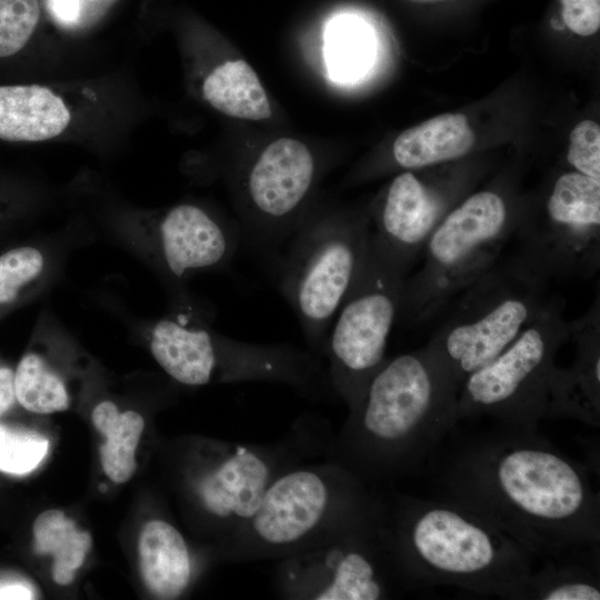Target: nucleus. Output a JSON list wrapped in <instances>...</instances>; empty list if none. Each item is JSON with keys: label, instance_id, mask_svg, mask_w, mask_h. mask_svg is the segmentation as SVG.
I'll use <instances>...</instances> for the list:
<instances>
[{"label": "nucleus", "instance_id": "f257e3e1", "mask_svg": "<svg viewBox=\"0 0 600 600\" xmlns=\"http://www.w3.org/2000/svg\"><path fill=\"white\" fill-rule=\"evenodd\" d=\"M424 471L442 500L496 527L532 558L600 546V500L586 467L538 429L457 422Z\"/></svg>", "mask_w": 600, "mask_h": 600}, {"label": "nucleus", "instance_id": "f03ea898", "mask_svg": "<svg viewBox=\"0 0 600 600\" xmlns=\"http://www.w3.org/2000/svg\"><path fill=\"white\" fill-rule=\"evenodd\" d=\"M459 389L428 342L388 357L327 444L329 461L378 489L424 471L431 452L458 422Z\"/></svg>", "mask_w": 600, "mask_h": 600}, {"label": "nucleus", "instance_id": "7ed1b4c3", "mask_svg": "<svg viewBox=\"0 0 600 600\" xmlns=\"http://www.w3.org/2000/svg\"><path fill=\"white\" fill-rule=\"evenodd\" d=\"M384 499L390 542L411 591L451 586L523 600L533 558L509 536L446 500Z\"/></svg>", "mask_w": 600, "mask_h": 600}, {"label": "nucleus", "instance_id": "20e7f679", "mask_svg": "<svg viewBox=\"0 0 600 600\" xmlns=\"http://www.w3.org/2000/svg\"><path fill=\"white\" fill-rule=\"evenodd\" d=\"M384 496L332 462L296 463L279 473L254 513L222 541L236 562L280 560L311 549L381 510Z\"/></svg>", "mask_w": 600, "mask_h": 600}, {"label": "nucleus", "instance_id": "39448f33", "mask_svg": "<svg viewBox=\"0 0 600 600\" xmlns=\"http://www.w3.org/2000/svg\"><path fill=\"white\" fill-rule=\"evenodd\" d=\"M518 218L509 198L496 189L453 207L426 241L419 269L404 280L398 319L422 323L447 309L498 261Z\"/></svg>", "mask_w": 600, "mask_h": 600}, {"label": "nucleus", "instance_id": "423d86ee", "mask_svg": "<svg viewBox=\"0 0 600 600\" xmlns=\"http://www.w3.org/2000/svg\"><path fill=\"white\" fill-rule=\"evenodd\" d=\"M547 282L510 257L497 261L456 299L428 343L461 387L498 357L547 303Z\"/></svg>", "mask_w": 600, "mask_h": 600}, {"label": "nucleus", "instance_id": "0eeeda50", "mask_svg": "<svg viewBox=\"0 0 600 600\" xmlns=\"http://www.w3.org/2000/svg\"><path fill=\"white\" fill-rule=\"evenodd\" d=\"M371 231L362 217L299 223L279 264V289L311 351L322 357L332 321L367 259Z\"/></svg>", "mask_w": 600, "mask_h": 600}, {"label": "nucleus", "instance_id": "6e6552de", "mask_svg": "<svg viewBox=\"0 0 600 600\" xmlns=\"http://www.w3.org/2000/svg\"><path fill=\"white\" fill-rule=\"evenodd\" d=\"M276 592L296 600H384L409 593L382 509L311 549L278 560Z\"/></svg>", "mask_w": 600, "mask_h": 600}, {"label": "nucleus", "instance_id": "1a4fd4ad", "mask_svg": "<svg viewBox=\"0 0 600 600\" xmlns=\"http://www.w3.org/2000/svg\"><path fill=\"white\" fill-rule=\"evenodd\" d=\"M563 311L562 299L549 298L509 347L466 378L458 394V421L489 417L538 429L540 420L546 418L557 353L569 340Z\"/></svg>", "mask_w": 600, "mask_h": 600}, {"label": "nucleus", "instance_id": "9d476101", "mask_svg": "<svg viewBox=\"0 0 600 600\" xmlns=\"http://www.w3.org/2000/svg\"><path fill=\"white\" fill-rule=\"evenodd\" d=\"M407 277L370 237L367 259L332 321L322 352L330 386L349 411L388 358Z\"/></svg>", "mask_w": 600, "mask_h": 600}, {"label": "nucleus", "instance_id": "9b49d317", "mask_svg": "<svg viewBox=\"0 0 600 600\" xmlns=\"http://www.w3.org/2000/svg\"><path fill=\"white\" fill-rule=\"evenodd\" d=\"M511 256L548 283L590 279L600 267V179L578 171L559 174L539 216H523Z\"/></svg>", "mask_w": 600, "mask_h": 600}, {"label": "nucleus", "instance_id": "f8f14e48", "mask_svg": "<svg viewBox=\"0 0 600 600\" xmlns=\"http://www.w3.org/2000/svg\"><path fill=\"white\" fill-rule=\"evenodd\" d=\"M293 443H217L190 476V489L204 514L222 530V541L254 513L271 481L299 463Z\"/></svg>", "mask_w": 600, "mask_h": 600}, {"label": "nucleus", "instance_id": "ddd939ff", "mask_svg": "<svg viewBox=\"0 0 600 600\" xmlns=\"http://www.w3.org/2000/svg\"><path fill=\"white\" fill-rule=\"evenodd\" d=\"M316 163L302 142L281 138L270 143L251 166L246 192L253 207L251 240L277 247L288 240L300 209L314 180Z\"/></svg>", "mask_w": 600, "mask_h": 600}, {"label": "nucleus", "instance_id": "4468645a", "mask_svg": "<svg viewBox=\"0 0 600 600\" xmlns=\"http://www.w3.org/2000/svg\"><path fill=\"white\" fill-rule=\"evenodd\" d=\"M451 192L411 171L398 174L377 209L372 242L410 274L429 236L453 208Z\"/></svg>", "mask_w": 600, "mask_h": 600}, {"label": "nucleus", "instance_id": "2eb2a0df", "mask_svg": "<svg viewBox=\"0 0 600 600\" xmlns=\"http://www.w3.org/2000/svg\"><path fill=\"white\" fill-rule=\"evenodd\" d=\"M239 241L237 232L204 209L190 203L168 210L151 236L154 257L162 270L177 282L194 272L229 263Z\"/></svg>", "mask_w": 600, "mask_h": 600}, {"label": "nucleus", "instance_id": "dca6fc26", "mask_svg": "<svg viewBox=\"0 0 600 600\" xmlns=\"http://www.w3.org/2000/svg\"><path fill=\"white\" fill-rule=\"evenodd\" d=\"M576 347L569 367L554 366L548 388L546 418L572 419L600 427V298L579 318L568 321Z\"/></svg>", "mask_w": 600, "mask_h": 600}, {"label": "nucleus", "instance_id": "f3484780", "mask_svg": "<svg viewBox=\"0 0 600 600\" xmlns=\"http://www.w3.org/2000/svg\"><path fill=\"white\" fill-rule=\"evenodd\" d=\"M139 564L143 583L158 599H176L193 577V559L181 532L166 520L148 521L140 533Z\"/></svg>", "mask_w": 600, "mask_h": 600}, {"label": "nucleus", "instance_id": "a211bd4d", "mask_svg": "<svg viewBox=\"0 0 600 600\" xmlns=\"http://www.w3.org/2000/svg\"><path fill=\"white\" fill-rule=\"evenodd\" d=\"M473 143L468 119L444 113L403 131L393 143L392 156L399 167L416 170L459 159Z\"/></svg>", "mask_w": 600, "mask_h": 600}, {"label": "nucleus", "instance_id": "6ab92c4d", "mask_svg": "<svg viewBox=\"0 0 600 600\" xmlns=\"http://www.w3.org/2000/svg\"><path fill=\"white\" fill-rule=\"evenodd\" d=\"M599 547L570 550L542 561L527 582L523 600H599Z\"/></svg>", "mask_w": 600, "mask_h": 600}, {"label": "nucleus", "instance_id": "aec40b11", "mask_svg": "<svg viewBox=\"0 0 600 600\" xmlns=\"http://www.w3.org/2000/svg\"><path fill=\"white\" fill-rule=\"evenodd\" d=\"M206 100L220 112L247 120L271 117L269 99L256 72L243 60L226 61L203 81Z\"/></svg>", "mask_w": 600, "mask_h": 600}, {"label": "nucleus", "instance_id": "412c9836", "mask_svg": "<svg viewBox=\"0 0 600 600\" xmlns=\"http://www.w3.org/2000/svg\"><path fill=\"white\" fill-rule=\"evenodd\" d=\"M94 427L106 437L100 447L101 464L109 479L117 483L128 481L137 469L136 449L144 420L136 411L120 412L111 401H102L92 411Z\"/></svg>", "mask_w": 600, "mask_h": 600}, {"label": "nucleus", "instance_id": "4be33fe9", "mask_svg": "<svg viewBox=\"0 0 600 600\" xmlns=\"http://www.w3.org/2000/svg\"><path fill=\"white\" fill-rule=\"evenodd\" d=\"M32 530L34 551L53 556V580L60 586L71 583L74 571L82 566L91 548L90 533L79 530L74 521L56 509L40 513Z\"/></svg>", "mask_w": 600, "mask_h": 600}, {"label": "nucleus", "instance_id": "5701e85b", "mask_svg": "<svg viewBox=\"0 0 600 600\" xmlns=\"http://www.w3.org/2000/svg\"><path fill=\"white\" fill-rule=\"evenodd\" d=\"M324 53L333 80L351 82L361 78L371 66L374 54L369 27L348 16L331 20L326 30Z\"/></svg>", "mask_w": 600, "mask_h": 600}, {"label": "nucleus", "instance_id": "b1692460", "mask_svg": "<svg viewBox=\"0 0 600 600\" xmlns=\"http://www.w3.org/2000/svg\"><path fill=\"white\" fill-rule=\"evenodd\" d=\"M13 384L16 400L31 412L48 414L69 407L70 398L63 380L39 353L29 352L21 358Z\"/></svg>", "mask_w": 600, "mask_h": 600}, {"label": "nucleus", "instance_id": "393cba45", "mask_svg": "<svg viewBox=\"0 0 600 600\" xmlns=\"http://www.w3.org/2000/svg\"><path fill=\"white\" fill-rule=\"evenodd\" d=\"M44 269V254L32 246L16 247L0 254V308L14 302Z\"/></svg>", "mask_w": 600, "mask_h": 600}, {"label": "nucleus", "instance_id": "a878e982", "mask_svg": "<svg viewBox=\"0 0 600 600\" xmlns=\"http://www.w3.org/2000/svg\"><path fill=\"white\" fill-rule=\"evenodd\" d=\"M40 20L39 0H0V60L19 56Z\"/></svg>", "mask_w": 600, "mask_h": 600}, {"label": "nucleus", "instance_id": "bb28decb", "mask_svg": "<svg viewBox=\"0 0 600 600\" xmlns=\"http://www.w3.org/2000/svg\"><path fill=\"white\" fill-rule=\"evenodd\" d=\"M49 440L23 428L0 423V471L24 474L36 469L46 457Z\"/></svg>", "mask_w": 600, "mask_h": 600}, {"label": "nucleus", "instance_id": "cd10ccee", "mask_svg": "<svg viewBox=\"0 0 600 600\" xmlns=\"http://www.w3.org/2000/svg\"><path fill=\"white\" fill-rule=\"evenodd\" d=\"M567 160L576 171L600 179V127L597 122L583 120L573 128Z\"/></svg>", "mask_w": 600, "mask_h": 600}, {"label": "nucleus", "instance_id": "c85d7f7f", "mask_svg": "<svg viewBox=\"0 0 600 600\" xmlns=\"http://www.w3.org/2000/svg\"><path fill=\"white\" fill-rule=\"evenodd\" d=\"M564 24L576 34L588 37L600 28V0H560Z\"/></svg>", "mask_w": 600, "mask_h": 600}, {"label": "nucleus", "instance_id": "c756f323", "mask_svg": "<svg viewBox=\"0 0 600 600\" xmlns=\"http://www.w3.org/2000/svg\"><path fill=\"white\" fill-rule=\"evenodd\" d=\"M47 7L57 21L73 23L80 14V0H47Z\"/></svg>", "mask_w": 600, "mask_h": 600}, {"label": "nucleus", "instance_id": "7c9ffc66", "mask_svg": "<svg viewBox=\"0 0 600 600\" xmlns=\"http://www.w3.org/2000/svg\"><path fill=\"white\" fill-rule=\"evenodd\" d=\"M33 588L19 579L0 580V600H29L34 599Z\"/></svg>", "mask_w": 600, "mask_h": 600}, {"label": "nucleus", "instance_id": "2f4dec72", "mask_svg": "<svg viewBox=\"0 0 600 600\" xmlns=\"http://www.w3.org/2000/svg\"><path fill=\"white\" fill-rule=\"evenodd\" d=\"M14 372L9 368H0V417L13 404L16 400Z\"/></svg>", "mask_w": 600, "mask_h": 600}, {"label": "nucleus", "instance_id": "473e14b6", "mask_svg": "<svg viewBox=\"0 0 600 600\" xmlns=\"http://www.w3.org/2000/svg\"><path fill=\"white\" fill-rule=\"evenodd\" d=\"M419 1H431V0H419Z\"/></svg>", "mask_w": 600, "mask_h": 600}]
</instances>
